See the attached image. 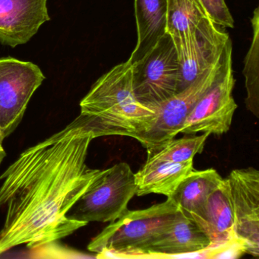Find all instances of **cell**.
I'll return each mask as SVG.
<instances>
[{
  "label": "cell",
  "mask_w": 259,
  "mask_h": 259,
  "mask_svg": "<svg viewBox=\"0 0 259 259\" xmlns=\"http://www.w3.org/2000/svg\"><path fill=\"white\" fill-rule=\"evenodd\" d=\"M93 134L75 119L62 131L24 151L0 176V255L25 245L37 248L88 224L69 213L101 169L86 164Z\"/></svg>",
  "instance_id": "1"
},
{
  "label": "cell",
  "mask_w": 259,
  "mask_h": 259,
  "mask_svg": "<svg viewBox=\"0 0 259 259\" xmlns=\"http://www.w3.org/2000/svg\"><path fill=\"white\" fill-rule=\"evenodd\" d=\"M78 122L95 139L123 136L134 139L154 120L155 113L135 97L133 65L128 60L100 77L80 102Z\"/></svg>",
  "instance_id": "2"
},
{
  "label": "cell",
  "mask_w": 259,
  "mask_h": 259,
  "mask_svg": "<svg viewBox=\"0 0 259 259\" xmlns=\"http://www.w3.org/2000/svg\"><path fill=\"white\" fill-rule=\"evenodd\" d=\"M180 210L171 198L142 210H128L88 245L98 258L149 257L151 246Z\"/></svg>",
  "instance_id": "3"
},
{
  "label": "cell",
  "mask_w": 259,
  "mask_h": 259,
  "mask_svg": "<svg viewBox=\"0 0 259 259\" xmlns=\"http://www.w3.org/2000/svg\"><path fill=\"white\" fill-rule=\"evenodd\" d=\"M232 59L233 47L230 39L221 57L210 69L184 90L154 109V120L143 133L134 138L147 150L148 157L158 152L175 139L194 106L224 73L227 63Z\"/></svg>",
  "instance_id": "4"
},
{
  "label": "cell",
  "mask_w": 259,
  "mask_h": 259,
  "mask_svg": "<svg viewBox=\"0 0 259 259\" xmlns=\"http://www.w3.org/2000/svg\"><path fill=\"white\" fill-rule=\"evenodd\" d=\"M135 174L125 162L103 169L69 211L72 219L90 222H113L128 211L136 195Z\"/></svg>",
  "instance_id": "5"
},
{
  "label": "cell",
  "mask_w": 259,
  "mask_h": 259,
  "mask_svg": "<svg viewBox=\"0 0 259 259\" xmlns=\"http://www.w3.org/2000/svg\"><path fill=\"white\" fill-rule=\"evenodd\" d=\"M132 65L135 97L153 111L178 92L180 64L175 45L168 33Z\"/></svg>",
  "instance_id": "6"
},
{
  "label": "cell",
  "mask_w": 259,
  "mask_h": 259,
  "mask_svg": "<svg viewBox=\"0 0 259 259\" xmlns=\"http://www.w3.org/2000/svg\"><path fill=\"white\" fill-rule=\"evenodd\" d=\"M45 79L34 63L0 58V126L5 139L19 126L30 100Z\"/></svg>",
  "instance_id": "7"
},
{
  "label": "cell",
  "mask_w": 259,
  "mask_h": 259,
  "mask_svg": "<svg viewBox=\"0 0 259 259\" xmlns=\"http://www.w3.org/2000/svg\"><path fill=\"white\" fill-rule=\"evenodd\" d=\"M235 82L232 59L224 73L194 106L180 133L186 136L200 133L221 136L227 133L237 108L233 97Z\"/></svg>",
  "instance_id": "8"
},
{
  "label": "cell",
  "mask_w": 259,
  "mask_h": 259,
  "mask_svg": "<svg viewBox=\"0 0 259 259\" xmlns=\"http://www.w3.org/2000/svg\"><path fill=\"white\" fill-rule=\"evenodd\" d=\"M230 188L234 236L244 253L259 256V172L233 169L226 178Z\"/></svg>",
  "instance_id": "9"
},
{
  "label": "cell",
  "mask_w": 259,
  "mask_h": 259,
  "mask_svg": "<svg viewBox=\"0 0 259 259\" xmlns=\"http://www.w3.org/2000/svg\"><path fill=\"white\" fill-rule=\"evenodd\" d=\"M211 20L196 31L172 37L180 64L178 92L190 85L218 60L230 37Z\"/></svg>",
  "instance_id": "10"
},
{
  "label": "cell",
  "mask_w": 259,
  "mask_h": 259,
  "mask_svg": "<svg viewBox=\"0 0 259 259\" xmlns=\"http://www.w3.org/2000/svg\"><path fill=\"white\" fill-rule=\"evenodd\" d=\"M191 219L204 230L211 242L210 248L204 252V257H223L227 253L238 257L244 254L235 239L231 197L226 179L209 195L201 213Z\"/></svg>",
  "instance_id": "11"
},
{
  "label": "cell",
  "mask_w": 259,
  "mask_h": 259,
  "mask_svg": "<svg viewBox=\"0 0 259 259\" xmlns=\"http://www.w3.org/2000/svg\"><path fill=\"white\" fill-rule=\"evenodd\" d=\"M50 20L48 0H0V42L25 45Z\"/></svg>",
  "instance_id": "12"
},
{
  "label": "cell",
  "mask_w": 259,
  "mask_h": 259,
  "mask_svg": "<svg viewBox=\"0 0 259 259\" xmlns=\"http://www.w3.org/2000/svg\"><path fill=\"white\" fill-rule=\"evenodd\" d=\"M211 245L204 230L180 208L172 224L151 246L149 257H170L201 254Z\"/></svg>",
  "instance_id": "13"
},
{
  "label": "cell",
  "mask_w": 259,
  "mask_h": 259,
  "mask_svg": "<svg viewBox=\"0 0 259 259\" xmlns=\"http://www.w3.org/2000/svg\"><path fill=\"white\" fill-rule=\"evenodd\" d=\"M137 43L128 58L133 63L144 57L166 33V0H135Z\"/></svg>",
  "instance_id": "14"
},
{
  "label": "cell",
  "mask_w": 259,
  "mask_h": 259,
  "mask_svg": "<svg viewBox=\"0 0 259 259\" xmlns=\"http://www.w3.org/2000/svg\"><path fill=\"white\" fill-rule=\"evenodd\" d=\"M193 159L186 162L145 163L135 174L138 196L159 194L169 198L185 177L193 170Z\"/></svg>",
  "instance_id": "15"
},
{
  "label": "cell",
  "mask_w": 259,
  "mask_h": 259,
  "mask_svg": "<svg viewBox=\"0 0 259 259\" xmlns=\"http://www.w3.org/2000/svg\"><path fill=\"white\" fill-rule=\"evenodd\" d=\"M224 179L214 169L189 172L169 197L189 218L202 211L207 198Z\"/></svg>",
  "instance_id": "16"
},
{
  "label": "cell",
  "mask_w": 259,
  "mask_h": 259,
  "mask_svg": "<svg viewBox=\"0 0 259 259\" xmlns=\"http://www.w3.org/2000/svg\"><path fill=\"white\" fill-rule=\"evenodd\" d=\"M210 20L199 0H166V32L171 37L194 32Z\"/></svg>",
  "instance_id": "17"
},
{
  "label": "cell",
  "mask_w": 259,
  "mask_h": 259,
  "mask_svg": "<svg viewBox=\"0 0 259 259\" xmlns=\"http://www.w3.org/2000/svg\"><path fill=\"white\" fill-rule=\"evenodd\" d=\"M253 37L245 58L243 75L245 79L246 108L253 115L259 116V9L254 10L251 19Z\"/></svg>",
  "instance_id": "18"
},
{
  "label": "cell",
  "mask_w": 259,
  "mask_h": 259,
  "mask_svg": "<svg viewBox=\"0 0 259 259\" xmlns=\"http://www.w3.org/2000/svg\"><path fill=\"white\" fill-rule=\"evenodd\" d=\"M210 135L203 133L201 136L189 135L181 139L171 141L164 148L151 157H148L145 163L160 162L180 163L194 159L197 154H201L204 149L206 140Z\"/></svg>",
  "instance_id": "19"
},
{
  "label": "cell",
  "mask_w": 259,
  "mask_h": 259,
  "mask_svg": "<svg viewBox=\"0 0 259 259\" xmlns=\"http://www.w3.org/2000/svg\"><path fill=\"white\" fill-rule=\"evenodd\" d=\"M212 22L222 28H234V19L226 0H199Z\"/></svg>",
  "instance_id": "20"
},
{
  "label": "cell",
  "mask_w": 259,
  "mask_h": 259,
  "mask_svg": "<svg viewBox=\"0 0 259 259\" xmlns=\"http://www.w3.org/2000/svg\"><path fill=\"white\" fill-rule=\"evenodd\" d=\"M4 139H5V138H4L2 128L0 126V165L4 161V158H5L6 155H7V153H6L5 150H4V145H3Z\"/></svg>",
  "instance_id": "21"
}]
</instances>
